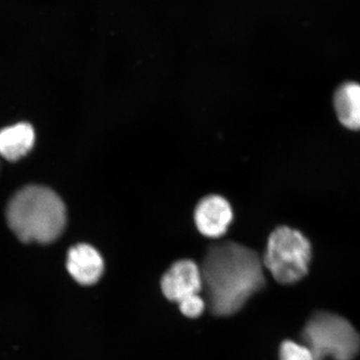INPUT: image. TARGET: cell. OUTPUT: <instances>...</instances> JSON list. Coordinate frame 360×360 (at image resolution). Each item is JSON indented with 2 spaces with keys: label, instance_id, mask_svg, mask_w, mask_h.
Returning <instances> with one entry per match:
<instances>
[{
  "label": "cell",
  "instance_id": "52a82bcc",
  "mask_svg": "<svg viewBox=\"0 0 360 360\" xmlns=\"http://www.w3.org/2000/svg\"><path fill=\"white\" fill-rule=\"evenodd\" d=\"M66 267L77 283L82 285H92L103 276L104 260L94 246L80 243L68 251Z\"/></svg>",
  "mask_w": 360,
  "mask_h": 360
},
{
  "label": "cell",
  "instance_id": "ba28073f",
  "mask_svg": "<svg viewBox=\"0 0 360 360\" xmlns=\"http://www.w3.org/2000/svg\"><path fill=\"white\" fill-rule=\"evenodd\" d=\"M33 127L18 123L0 130V155L8 160H18L30 153L34 143Z\"/></svg>",
  "mask_w": 360,
  "mask_h": 360
},
{
  "label": "cell",
  "instance_id": "30bf717a",
  "mask_svg": "<svg viewBox=\"0 0 360 360\" xmlns=\"http://www.w3.org/2000/svg\"><path fill=\"white\" fill-rule=\"evenodd\" d=\"M281 360H315L309 347L295 341H284L279 349Z\"/></svg>",
  "mask_w": 360,
  "mask_h": 360
},
{
  "label": "cell",
  "instance_id": "8fae6325",
  "mask_svg": "<svg viewBox=\"0 0 360 360\" xmlns=\"http://www.w3.org/2000/svg\"><path fill=\"white\" fill-rule=\"evenodd\" d=\"M179 303L180 311L189 319H196V317L200 316L205 309V300L201 297L200 293L188 296Z\"/></svg>",
  "mask_w": 360,
  "mask_h": 360
},
{
  "label": "cell",
  "instance_id": "3957f363",
  "mask_svg": "<svg viewBox=\"0 0 360 360\" xmlns=\"http://www.w3.org/2000/svg\"><path fill=\"white\" fill-rule=\"evenodd\" d=\"M315 360H352L360 352V335L349 321L330 312H316L302 331Z\"/></svg>",
  "mask_w": 360,
  "mask_h": 360
},
{
  "label": "cell",
  "instance_id": "7a4b0ae2",
  "mask_svg": "<svg viewBox=\"0 0 360 360\" xmlns=\"http://www.w3.org/2000/svg\"><path fill=\"white\" fill-rule=\"evenodd\" d=\"M7 221L23 243H49L63 233L66 210L60 198L44 186H26L11 198Z\"/></svg>",
  "mask_w": 360,
  "mask_h": 360
},
{
  "label": "cell",
  "instance_id": "277c9868",
  "mask_svg": "<svg viewBox=\"0 0 360 360\" xmlns=\"http://www.w3.org/2000/svg\"><path fill=\"white\" fill-rule=\"evenodd\" d=\"M311 257L309 239L302 232L283 225L270 234L262 264L277 283L293 284L307 276Z\"/></svg>",
  "mask_w": 360,
  "mask_h": 360
},
{
  "label": "cell",
  "instance_id": "6da1fadb",
  "mask_svg": "<svg viewBox=\"0 0 360 360\" xmlns=\"http://www.w3.org/2000/svg\"><path fill=\"white\" fill-rule=\"evenodd\" d=\"M262 259L251 248L224 241L206 251L200 266L202 290L217 316L236 314L265 285Z\"/></svg>",
  "mask_w": 360,
  "mask_h": 360
},
{
  "label": "cell",
  "instance_id": "5b68a950",
  "mask_svg": "<svg viewBox=\"0 0 360 360\" xmlns=\"http://www.w3.org/2000/svg\"><path fill=\"white\" fill-rule=\"evenodd\" d=\"M161 290L170 302H180L184 298L198 295L202 290L200 267L193 260L175 262L161 278Z\"/></svg>",
  "mask_w": 360,
  "mask_h": 360
},
{
  "label": "cell",
  "instance_id": "8992f818",
  "mask_svg": "<svg viewBox=\"0 0 360 360\" xmlns=\"http://www.w3.org/2000/svg\"><path fill=\"white\" fill-rule=\"evenodd\" d=\"M232 220L233 212L231 203L217 194L202 198L194 212V221L198 231L210 238L224 236Z\"/></svg>",
  "mask_w": 360,
  "mask_h": 360
},
{
  "label": "cell",
  "instance_id": "9c48e42d",
  "mask_svg": "<svg viewBox=\"0 0 360 360\" xmlns=\"http://www.w3.org/2000/svg\"><path fill=\"white\" fill-rule=\"evenodd\" d=\"M336 115L343 127L360 130V84L347 82L336 90L333 98Z\"/></svg>",
  "mask_w": 360,
  "mask_h": 360
}]
</instances>
